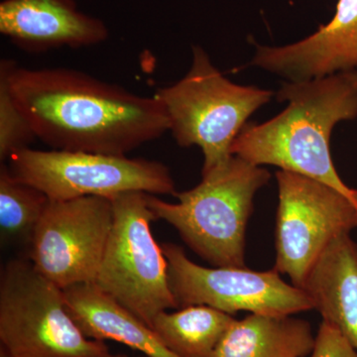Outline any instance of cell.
Returning a JSON list of instances; mask_svg holds the SVG:
<instances>
[{
    "instance_id": "obj_1",
    "label": "cell",
    "mask_w": 357,
    "mask_h": 357,
    "mask_svg": "<svg viewBox=\"0 0 357 357\" xmlns=\"http://www.w3.org/2000/svg\"><path fill=\"white\" fill-rule=\"evenodd\" d=\"M9 83L37 139L54 150L128 156L170 128L156 96H138L79 70L15 64Z\"/></svg>"
},
{
    "instance_id": "obj_2",
    "label": "cell",
    "mask_w": 357,
    "mask_h": 357,
    "mask_svg": "<svg viewBox=\"0 0 357 357\" xmlns=\"http://www.w3.org/2000/svg\"><path fill=\"white\" fill-rule=\"evenodd\" d=\"M277 98L288 102L287 107L264 123H246L231 154L256 166L307 176L357 199V191L344 184L331 154L335 126L357 117V70L284 83Z\"/></svg>"
},
{
    "instance_id": "obj_3",
    "label": "cell",
    "mask_w": 357,
    "mask_h": 357,
    "mask_svg": "<svg viewBox=\"0 0 357 357\" xmlns=\"http://www.w3.org/2000/svg\"><path fill=\"white\" fill-rule=\"evenodd\" d=\"M261 166L232 155L194 189L177 192L178 203L147 195L156 220L177 229L199 257L215 267H245V231L258 190L269 182Z\"/></svg>"
},
{
    "instance_id": "obj_4",
    "label": "cell",
    "mask_w": 357,
    "mask_h": 357,
    "mask_svg": "<svg viewBox=\"0 0 357 357\" xmlns=\"http://www.w3.org/2000/svg\"><path fill=\"white\" fill-rule=\"evenodd\" d=\"M155 96L164 105L169 130L178 144L201 148L202 176H206L229 162L232 144L246 121L270 102L273 93L231 83L202 47L194 46L187 75Z\"/></svg>"
},
{
    "instance_id": "obj_5",
    "label": "cell",
    "mask_w": 357,
    "mask_h": 357,
    "mask_svg": "<svg viewBox=\"0 0 357 357\" xmlns=\"http://www.w3.org/2000/svg\"><path fill=\"white\" fill-rule=\"evenodd\" d=\"M1 357H112L86 337L68 311L64 291L29 258L6 263L0 274Z\"/></svg>"
},
{
    "instance_id": "obj_6",
    "label": "cell",
    "mask_w": 357,
    "mask_h": 357,
    "mask_svg": "<svg viewBox=\"0 0 357 357\" xmlns=\"http://www.w3.org/2000/svg\"><path fill=\"white\" fill-rule=\"evenodd\" d=\"M147 195L130 192L112 199L114 222L93 284L151 328L160 312L178 307L168 261L152 234L157 220Z\"/></svg>"
},
{
    "instance_id": "obj_7",
    "label": "cell",
    "mask_w": 357,
    "mask_h": 357,
    "mask_svg": "<svg viewBox=\"0 0 357 357\" xmlns=\"http://www.w3.org/2000/svg\"><path fill=\"white\" fill-rule=\"evenodd\" d=\"M9 170L16 178L37 188L51 201L83 197L112 199L130 192L176 196L170 170L153 160L121 155L34 150L13 155Z\"/></svg>"
},
{
    "instance_id": "obj_8",
    "label": "cell",
    "mask_w": 357,
    "mask_h": 357,
    "mask_svg": "<svg viewBox=\"0 0 357 357\" xmlns=\"http://www.w3.org/2000/svg\"><path fill=\"white\" fill-rule=\"evenodd\" d=\"M274 269L302 289L324 251L357 227V199L332 185L288 171H279Z\"/></svg>"
},
{
    "instance_id": "obj_9",
    "label": "cell",
    "mask_w": 357,
    "mask_h": 357,
    "mask_svg": "<svg viewBox=\"0 0 357 357\" xmlns=\"http://www.w3.org/2000/svg\"><path fill=\"white\" fill-rule=\"evenodd\" d=\"M161 246L178 309L206 305L231 316L238 312L289 316L314 309L307 293L286 283L276 269L257 272L245 267H204L189 259L177 244Z\"/></svg>"
},
{
    "instance_id": "obj_10",
    "label": "cell",
    "mask_w": 357,
    "mask_h": 357,
    "mask_svg": "<svg viewBox=\"0 0 357 357\" xmlns=\"http://www.w3.org/2000/svg\"><path fill=\"white\" fill-rule=\"evenodd\" d=\"M112 222L110 199H50L35 230L29 260L61 289L93 284Z\"/></svg>"
},
{
    "instance_id": "obj_11",
    "label": "cell",
    "mask_w": 357,
    "mask_h": 357,
    "mask_svg": "<svg viewBox=\"0 0 357 357\" xmlns=\"http://www.w3.org/2000/svg\"><path fill=\"white\" fill-rule=\"evenodd\" d=\"M251 65L290 82L357 70V0H338L333 20L307 38L256 47Z\"/></svg>"
},
{
    "instance_id": "obj_12",
    "label": "cell",
    "mask_w": 357,
    "mask_h": 357,
    "mask_svg": "<svg viewBox=\"0 0 357 357\" xmlns=\"http://www.w3.org/2000/svg\"><path fill=\"white\" fill-rule=\"evenodd\" d=\"M0 33L34 53L95 46L109 37L107 24L79 10L75 0H3Z\"/></svg>"
},
{
    "instance_id": "obj_13",
    "label": "cell",
    "mask_w": 357,
    "mask_h": 357,
    "mask_svg": "<svg viewBox=\"0 0 357 357\" xmlns=\"http://www.w3.org/2000/svg\"><path fill=\"white\" fill-rule=\"evenodd\" d=\"M302 289L323 321L337 328L357 351V244L349 234L328 246Z\"/></svg>"
},
{
    "instance_id": "obj_14",
    "label": "cell",
    "mask_w": 357,
    "mask_h": 357,
    "mask_svg": "<svg viewBox=\"0 0 357 357\" xmlns=\"http://www.w3.org/2000/svg\"><path fill=\"white\" fill-rule=\"evenodd\" d=\"M63 291L68 311L86 337L121 342L147 357H178L167 349L153 328L95 284H81Z\"/></svg>"
},
{
    "instance_id": "obj_15",
    "label": "cell",
    "mask_w": 357,
    "mask_h": 357,
    "mask_svg": "<svg viewBox=\"0 0 357 357\" xmlns=\"http://www.w3.org/2000/svg\"><path fill=\"white\" fill-rule=\"evenodd\" d=\"M250 314L236 319L215 357H309L316 335L305 319Z\"/></svg>"
},
{
    "instance_id": "obj_16",
    "label": "cell",
    "mask_w": 357,
    "mask_h": 357,
    "mask_svg": "<svg viewBox=\"0 0 357 357\" xmlns=\"http://www.w3.org/2000/svg\"><path fill=\"white\" fill-rule=\"evenodd\" d=\"M231 314L206 305L160 312L151 328L178 357H215L225 333L234 323Z\"/></svg>"
},
{
    "instance_id": "obj_17",
    "label": "cell",
    "mask_w": 357,
    "mask_h": 357,
    "mask_svg": "<svg viewBox=\"0 0 357 357\" xmlns=\"http://www.w3.org/2000/svg\"><path fill=\"white\" fill-rule=\"evenodd\" d=\"M50 199L0 167V237L2 245L31 248L33 236ZM29 251V250H28Z\"/></svg>"
},
{
    "instance_id": "obj_18",
    "label": "cell",
    "mask_w": 357,
    "mask_h": 357,
    "mask_svg": "<svg viewBox=\"0 0 357 357\" xmlns=\"http://www.w3.org/2000/svg\"><path fill=\"white\" fill-rule=\"evenodd\" d=\"M15 64L8 59L0 62V160L2 162L30 148L33 141L37 139L11 91L9 77Z\"/></svg>"
},
{
    "instance_id": "obj_19",
    "label": "cell",
    "mask_w": 357,
    "mask_h": 357,
    "mask_svg": "<svg viewBox=\"0 0 357 357\" xmlns=\"http://www.w3.org/2000/svg\"><path fill=\"white\" fill-rule=\"evenodd\" d=\"M309 357H357V351L337 328L323 321Z\"/></svg>"
},
{
    "instance_id": "obj_20",
    "label": "cell",
    "mask_w": 357,
    "mask_h": 357,
    "mask_svg": "<svg viewBox=\"0 0 357 357\" xmlns=\"http://www.w3.org/2000/svg\"><path fill=\"white\" fill-rule=\"evenodd\" d=\"M112 357H126V356H112ZM144 357H147V356H144Z\"/></svg>"
}]
</instances>
